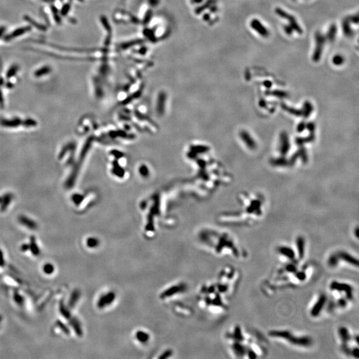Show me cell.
Here are the masks:
<instances>
[{
    "mask_svg": "<svg viewBox=\"0 0 359 359\" xmlns=\"http://www.w3.org/2000/svg\"><path fill=\"white\" fill-rule=\"evenodd\" d=\"M231 352L238 358L263 357L267 349L264 339L252 333L239 324H235L226 334Z\"/></svg>",
    "mask_w": 359,
    "mask_h": 359,
    "instance_id": "cell-1",
    "label": "cell"
},
{
    "mask_svg": "<svg viewBox=\"0 0 359 359\" xmlns=\"http://www.w3.org/2000/svg\"><path fill=\"white\" fill-rule=\"evenodd\" d=\"M327 289L329 313L344 311L355 301V288L349 282L333 279L329 282Z\"/></svg>",
    "mask_w": 359,
    "mask_h": 359,
    "instance_id": "cell-2",
    "label": "cell"
},
{
    "mask_svg": "<svg viewBox=\"0 0 359 359\" xmlns=\"http://www.w3.org/2000/svg\"><path fill=\"white\" fill-rule=\"evenodd\" d=\"M268 336L273 340L295 349H310L314 343L310 335L288 329H271L268 332Z\"/></svg>",
    "mask_w": 359,
    "mask_h": 359,
    "instance_id": "cell-3",
    "label": "cell"
},
{
    "mask_svg": "<svg viewBox=\"0 0 359 359\" xmlns=\"http://www.w3.org/2000/svg\"><path fill=\"white\" fill-rule=\"evenodd\" d=\"M276 255L281 263L303 261L307 253L306 239L298 236L291 244H281L276 247Z\"/></svg>",
    "mask_w": 359,
    "mask_h": 359,
    "instance_id": "cell-4",
    "label": "cell"
},
{
    "mask_svg": "<svg viewBox=\"0 0 359 359\" xmlns=\"http://www.w3.org/2000/svg\"><path fill=\"white\" fill-rule=\"evenodd\" d=\"M337 336L339 349L345 357L358 358V334L346 326H340L337 329Z\"/></svg>",
    "mask_w": 359,
    "mask_h": 359,
    "instance_id": "cell-5",
    "label": "cell"
},
{
    "mask_svg": "<svg viewBox=\"0 0 359 359\" xmlns=\"http://www.w3.org/2000/svg\"><path fill=\"white\" fill-rule=\"evenodd\" d=\"M327 266L332 269L349 267L350 269H358V257L352 253L344 249H337L328 255Z\"/></svg>",
    "mask_w": 359,
    "mask_h": 359,
    "instance_id": "cell-6",
    "label": "cell"
},
{
    "mask_svg": "<svg viewBox=\"0 0 359 359\" xmlns=\"http://www.w3.org/2000/svg\"><path fill=\"white\" fill-rule=\"evenodd\" d=\"M324 312H329V298L327 293L320 292L315 296L309 307L311 318H318Z\"/></svg>",
    "mask_w": 359,
    "mask_h": 359,
    "instance_id": "cell-7",
    "label": "cell"
},
{
    "mask_svg": "<svg viewBox=\"0 0 359 359\" xmlns=\"http://www.w3.org/2000/svg\"><path fill=\"white\" fill-rule=\"evenodd\" d=\"M315 47L314 49V52L313 54V60L315 63H317L321 59L322 54L324 49V44L326 42V38L325 36L323 35L321 33L317 31L315 33Z\"/></svg>",
    "mask_w": 359,
    "mask_h": 359,
    "instance_id": "cell-8",
    "label": "cell"
},
{
    "mask_svg": "<svg viewBox=\"0 0 359 359\" xmlns=\"http://www.w3.org/2000/svg\"><path fill=\"white\" fill-rule=\"evenodd\" d=\"M275 11L278 16H279L281 18L286 19L289 21V25L292 27L293 30L295 31L296 32L299 34L303 33V29H302V28L300 27V25H299L297 20H296V19L292 15H290V14L286 12L285 11H284L283 10H282L281 8L279 7L276 8Z\"/></svg>",
    "mask_w": 359,
    "mask_h": 359,
    "instance_id": "cell-9",
    "label": "cell"
},
{
    "mask_svg": "<svg viewBox=\"0 0 359 359\" xmlns=\"http://www.w3.org/2000/svg\"><path fill=\"white\" fill-rule=\"evenodd\" d=\"M250 26L253 30L258 33L263 38H267L269 35V31L261 24V21L257 19H253L250 22Z\"/></svg>",
    "mask_w": 359,
    "mask_h": 359,
    "instance_id": "cell-10",
    "label": "cell"
},
{
    "mask_svg": "<svg viewBox=\"0 0 359 359\" xmlns=\"http://www.w3.org/2000/svg\"><path fill=\"white\" fill-rule=\"evenodd\" d=\"M31 26H25V27H21L18 28V29H16L15 31H13V32H11L10 34H9V35L5 36L4 39L5 41H10L11 39L18 38V37L22 35L23 34H24L25 33L28 32V31H31Z\"/></svg>",
    "mask_w": 359,
    "mask_h": 359,
    "instance_id": "cell-11",
    "label": "cell"
},
{
    "mask_svg": "<svg viewBox=\"0 0 359 359\" xmlns=\"http://www.w3.org/2000/svg\"><path fill=\"white\" fill-rule=\"evenodd\" d=\"M350 21L349 18L344 19L343 22H342V29H343V32L344 33V35L347 38H352L354 35L355 32L350 27Z\"/></svg>",
    "mask_w": 359,
    "mask_h": 359,
    "instance_id": "cell-12",
    "label": "cell"
},
{
    "mask_svg": "<svg viewBox=\"0 0 359 359\" xmlns=\"http://www.w3.org/2000/svg\"><path fill=\"white\" fill-rule=\"evenodd\" d=\"M337 33V27L335 24H332L330 25L328 32L327 33V36L325 37L326 39L328 40L329 42H333L335 41Z\"/></svg>",
    "mask_w": 359,
    "mask_h": 359,
    "instance_id": "cell-13",
    "label": "cell"
},
{
    "mask_svg": "<svg viewBox=\"0 0 359 359\" xmlns=\"http://www.w3.org/2000/svg\"><path fill=\"white\" fill-rule=\"evenodd\" d=\"M24 19L27 22L29 23L31 25H32L33 26H34L35 27H36L37 29H39V31H45L47 30V27L45 26V25L39 24V23L35 21V20H33L32 18H30L29 16L28 15H25L24 17Z\"/></svg>",
    "mask_w": 359,
    "mask_h": 359,
    "instance_id": "cell-14",
    "label": "cell"
},
{
    "mask_svg": "<svg viewBox=\"0 0 359 359\" xmlns=\"http://www.w3.org/2000/svg\"><path fill=\"white\" fill-rule=\"evenodd\" d=\"M50 8H51V11H52L53 18H54V19H55V22L58 25H60L62 23V19H61V16H60V15H59L58 9L55 6V5H51Z\"/></svg>",
    "mask_w": 359,
    "mask_h": 359,
    "instance_id": "cell-15",
    "label": "cell"
},
{
    "mask_svg": "<svg viewBox=\"0 0 359 359\" xmlns=\"http://www.w3.org/2000/svg\"><path fill=\"white\" fill-rule=\"evenodd\" d=\"M51 71V68L49 66H43L41 68H40L38 70H37L35 72V75L36 77H41L43 75L49 74Z\"/></svg>",
    "mask_w": 359,
    "mask_h": 359,
    "instance_id": "cell-16",
    "label": "cell"
},
{
    "mask_svg": "<svg viewBox=\"0 0 359 359\" xmlns=\"http://www.w3.org/2000/svg\"><path fill=\"white\" fill-rule=\"evenodd\" d=\"M344 58L343 57V56H342L341 55H339V54L335 55L334 57H333V58L332 59L333 63L335 65H336V66H340V65H343L344 63Z\"/></svg>",
    "mask_w": 359,
    "mask_h": 359,
    "instance_id": "cell-17",
    "label": "cell"
},
{
    "mask_svg": "<svg viewBox=\"0 0 359 359\" xmlns=\"http://www.w3.org/2000/svg\"><path fill=\"white\" fill-rule=\"evenodd\" d=\"M18 69H19V66H18V65H13L12 66H11L9 70L7 71V74H6L7 77V78H11V77H13V76L15 75V74L17 73V72H18Z\"/></svg>",
    "mask_w": 359,
    "mask_h": 359,
    "instance_id": "cell-18",
    "label": "cell"
},
{
    "mask_svg": "<svg viewBox=\"0 0 359 359\" xmlns=\"http://www.w3.org/2000/svg\"><path fill=\"white\" fill-rule=\"evenodd\" d=\"M70 9H71L70 4H69V3H67V4H65L63 5L61 10V13L60 14H61L62 16H66L68 14V13H69V11H70Z\"/></svg>",
    "mask_w": 359,
    "mask_h": 359,
    "instance_id": "cell-19",
    "label": "cell"
},
{
    "mask_svg": "<svg viewBox=\"0 0 359 359\" xmlns=\"http://www.w3.org/2000/svg\"><path fill=\"white\" fill-rule=\"evenodd\" d=\"M283 29L285 32L288 35H291L293 32V29L289 25H285L283 26Z\"/></svg>",
    "mask_w": 359,
    "mask_h": 359,
    "instance_id": "cell-20",
    "label": "cell"
},
{
    "mask_svg": "<svg viewBox=\"0 0 359 359\" xmlns=\"http://www.w3.org/2000/svg\"><path fill=\"white\" fill-rule=\"evenodd\" d=\"M349 19L350 22L354 23V24H356V25H357L358 24V14H357V15H352L351 17H350V18Z\"/></svg>",
    "mask_w": 359,
    "mask_h": 359,
    "instance_id": "cell-21",
    "label": "cell"
},
{
    "mask_svg": "<svg viewBox=\"0 0 359 359\" xmlns=\"http://www.w3.org/2000/svg\"><path fill=\"white\" fill-rule=\"evenodd\" d=\"M5 27H0V37H1L3 35H4L5 31Z\"/></svg>",
    "mask_w": 359,
    "mask_h": 359,
    "instance_id": "cell-22",
    "label": "cell"
},
{
    "mask_svg": "<svg viewBox=\"0 0 359 359\" xmlns=\"http://www.w3.org/2000/svg\"><path fill=\"white\" fill-rule=\"evenodd\" d=\"M43 1L47 3H53L55 1V0H43Z\"/></svg>",
    "mask_w": 359,
    "mask_h": 359,
    "instance_id": "cell-23",
    "label": "cell"
},
{
    "mask_svg": "<svg viewBox=\"0 0 359 359\" xmlns=\"http://www.w3.org/2000/svg\"><path fill=\"white\" fill-rule=\"evenodd\" d=\"M194 1H195L196 3H199V2H201V1H202V0H194Z\"/></svg>",
    "mask_w": 359,
    "mask_h": 359,
    "instance_id": "cell-24",
    "label": "cell"
},
{
    "mask_svg": "<svg viewBox=\"0 0 359 359\" xmlns=\"http://www.w3.org/2000/svg\"><path fill=\"white\" fill-rule=\"evenodd\" d=\"M292 1H296V0H292Z\"/></svg>",
    "mask_w": 359,
    "mask_h": 359,
    "instance_id": "cell-25",
    "label": "cell"
},
{
    "mask_svg": "<svg viewBox=\"0 0 359 359\" xmlns=\"http://www.w3.org/2000/svg\"><path fill=\"white\" fill-rule=\"evenodd\" d=\"M61 1H63V0H61Z\"/></svg>",
    "mask_w": 359,
    "mask_h": 359,
    "instance_id": "cell-26",
    "label": "cell"
},
{
    "mask_svg": "<svg viewBox=\"0 0 359 359\" xmlns=\"http://www.w3.org/2000/svg\"><path fill=\"white\" fill-rule=\"evenodd\" d=\"M79 1H81V0H79Z\"/></svg>",
    "mask_w": 359,
    "mask_h": 359,
    "instance_id": "cell-27",
    "label": "cell"
}]
</instances>
